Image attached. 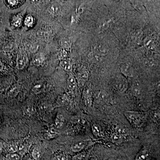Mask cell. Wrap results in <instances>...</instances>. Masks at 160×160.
Instances as JSON below:
<instances>
[{
  "label": "cell",
  "mask_w": 160,
  "mask_h": 160,
  "mask_svg": "<svg viewBox=\"0 0 160 160\" xmlns=\"http://www.w3.org/2000/svg\"><path fill=\"white\" fill-rule=\"evenodd\" d=\"M125 116L130 123L134 127L141 126L144 119V116L140 112L136 111H127Z\"/></svg>",
  "instance_id": "cell-1"
},
{
  "label": "cell",
  "mask_w": 160,
  "mask_h": 160,
  "mask_svg": "<svg viewBox=\"0 0 160 160\" xmlns=\"http://www.w3.org/2000/svg\"><path fill=\"white\" fill-rule=\"evenodd\" d=\"M116 87L118 91L121 93H124L127 89L128 81L124 76L119 75L117 76L116 80Z\"/></svg>",
  "instance_id": "cell-2"
},
{
  "label": "cell",
  "mask_w": 160,
  "mask_h": 160,
  "mask_svg": "<svg viewBox=\"0 0 160 160\" xmlns=\"http://www.w3.org/2000/svg\"><path fill=\"white\" fill-rule=\"evenodd\" d=\"M28 59L27 54L24 51H20L17 54L16 58V67L17 69H23L27 63Z\"/></svg>",
  "instance_id": "cell-3"
},
{
  "label": "cell",
  "mask_w": 160,
  "mask_h": 160,
  "mask_svg": "<svg viewBox=\"0 0 160 160\" xmlns=\"http://www.w3.org/2000/svg\"><path fill=\"white\" fill-rule=\"evenodd\" d=\"M83 95L86 105L88 106H91L93 102V94L91 89L86 87L84 89Z\"/></svg>",
  "instance_id": "cell-4"
},
{
  "label": "cell",
  "mask_w": 160,
  "mask_h": 160,
  "mask_svg": "<svg viewBox=\"0 0 160 160\" xmlns=\"http://www.w3.org/2000/svg\"><path fill=\"white\" fill-rule=\"evenodd\" d=\"M89 74L86 71L82 70L78 73L77 76V80L78 84L80 86H84L85 83L89 79Z\"/></svg>",
  "instance_id": "cell-5"
},
{
  "label": "cell",
  "mask_w": 160,
  "mask_h": 160,
  "mask_svg": "<svg viewBox=\"0 0 160 160\" xmlns=\"http://www.w3.org/2000/svg\"><path fill=\"white\" fill-rule=\"evenodd\" d=\"M89 141L83 140L78 141L71 146V150L74 152H78L83 150L87 145Z\"/></svg>",
  "instance_id": "cell-6"
},
{
  "label": "cell",
  "mask_w": 160,
  "mask_h": 160,
  "mask_svg": "<svg viewBox=\"0 0 160 160\" xmlns=\"http://www.w3.org/2000/svg\"><path fill=\"white\" fill-rule=\"evenodd\" d=\"M121 71L123 75L127 77L133 76V70L132 67L128 64H124L121 67Z\"/></svg>",
  "instance_id": "cell-7"
},
{
  "label": "cell",
  "mask_w": 160,
  "mask_h": 160,
  "mask_svg": "<svg viewBox=\"0 0 160 160\" xmlns=\"http://www.w3.org/2000/svg\"><path fill=\"white\" fill-rule=\"evenodd\" d=\"M60 66L66 72H71L73 69V64L72 62L69 59L66 58L61 61Z\"/></svg>",
  "instance_id": "cell-8"
},
{
  "label": "cell",
  "mask_w": 160,
  "mask_h": 160,
  "mask_svg": "<svg viewBox=\"0 0 160 160\" xmlns=\"http://www.w3.org/2000/svg\"><path fill=\"white\" fill-rule=\"evenodd\" d=\"M45 60V57L43 54L42 53H38L33 57L32 63L35 65L38 66L43 63Z\"/></svg>",
  "instance_id": "cell-9"
},
{
  "label": "cell",
  "mask_w": 160,
  "mask_h": 160,
  "mask_svg": "<svg viewBox=\"0 0 160 160\" xmlns=\"http://www.w3.org/2000/svg\"><path fill=\"white\" fill-rule=\"evenodd\" d=\"M144 47L149 50H154L156 48L155 42L152 38L147 37L144 39Z\"/></svg>",
  "instance_id": "cell-10"
},
{
  "label": "cell",
  "mask_w": 160,
  "mask_h": 160,
  "mask_svg": "<svg viewBox=\"0 0 160 160\" xmlns=\"http://www.w3.org/2000/svg\"><path fill=\"white\" fill-rule=\"evenodd\" d=\"M37 34L41 39L45 42H48L51 40V33L47 31H44V30L38 31L37 32Z\"/></svg>",
  "instance_id": "cell-11"
},
{
  "label": "cell",
  "mask_w": 160,
  "mask_h": 160,
  "mask_svg": "<svg viewBox=\"0 0 160 160\" xmlns=\"http://www.w3.org/2000/svg\"><path fill=\"white\" fill-rule=\"evenodd\" d=\"M77 85L76 79L73 76H69L68 78L67 85L68 89L71 91H73L75 89Z\"/></svg>",
  "instance_id": "cell-12"
},
{
  "label": "cell",
  "mask_w": 160,
  "mask_h": 160,
  "mask_svg": "<svg viewBox=\"0 0 160 160\" xmlns=\"http://www.w3.org/2000/svg\"><path fill=\"white\" fill-rule=\"evenodd\" d=\"M149 152L146 149H143L137 154L135 160H148Z\"/></svg>",
  "instance_id": "cell-13"
},
{
  "label": "cell",
  "mask_w": 160,
  "mask_h": 160,
  "mask_svg": "<svg viewBox=\"0 0 160 160\" xmlns=\"http://www.w3.org/2000/svg\"><path fill=\"white\" fill-rule=\"evenodd\" d=\"M64 118L63 116L61 114H58L55 121L56 127L58 129L63 127L64 124Z\"/></svg>",
  "instance_id": "cell-14"
},
{
  "label": "cell",
  "mask_w": 160,
  "mask_h": 160,
  "mask_svg": "<svg viewBox=\"0 0 160 160\" xmlns=\"http://www.w3.org/2000/svg\"><path fill=\"white\" fill-rule=\"evenodd\" d=\"M44 89V86L42 83H37L33 88V92L36 94H38L42 92Z\"/></svg>",
  "instance_id": "cell-15"
},
{
  "label": "cell",
  "mask_w": 160,
  "mask_h": 160,
  "mask_svg": "<svg viewBox=\"0 0 160 160\" xmlns=\"http://www.w3.org/2000/svg\"><path fill=\"white\" fill-rule=\"evenodd\" d=\"M112 141L116 143H119L122 141V135L118 132H114L112 134Z\"/></svg>",
  "instance_id": "cell-16"
},
{
  "label": "cell",
  "mask_w": 160,
  "mask_h": 160,
  "mask_svg": "<svg viewBox=\"0 0 160 160\" xmlns=\"http://www.w3.org/2000/svg\"><path fill=\"white\" fill-rule=\"evenodd\" d=\"M143 39V32L141 31H137L135 35V42L138 44H140L142 42Z\"/></svg>",
  "instance_id": "cell-17"
},
{
  "label": "cell",
  "mask_w": 160,
  "mask_h": 160,
  "mask_svg": "<svg viewBox=\"0 0 160 160\" xmlns=\"http://www.w3.org/2000/svg\"><path fill=\"white\" fill-rule=\"evenodd\" d=\"M32 157L34 159L36 160H39L41 159L42 157V153L41 151L38 149H34L32 152Z\"/></svg>",
  "instance_id": "cell-18"
},
{
  "label": "cell",
  "mask_w": 160,
  "mask_h": 160,
  "mask_svg": "<svg viewBox=\"0 0 160 160\" xmlns=\"http://www.w3.org/2000/svg\"><path fill=\"white\" fill-rule=\"evenodd\" d=\"M61 45L64 50H68L71 47V43L68 40L63 39L61 41Z\"/></svg>",
  "instance_id": "cell-19"
},
{
  "label": "cell",
  "mask_w": 160,
  "mask_h": 160,
  "mask_svg": "<svg viewBox=\"0 0 160 160\" xmlns=\"http://www.w3.org/2000/svg\"><path fill=\"white\" fill-rule=\"evenodd\" d=\"M53 160H68V158L65 153H59L54 157Z\"/></svg>",
  "instance_id": "cell-20"
},
{
  "label": "cell",
  "mask_w": 160,
  "mask_h": 160,
  "mask_svg": "<svg viewBox=\"0 0 160 160\" xmlns=\"http://www.w3.org/2000/svg\"><path fill=\"white\" fill-rule=\"evenodd\" d=\"M67 57V53L66 51L64 49L60 51L57 54V57L61 61L66 59Z\"/></svg>",
  "instance_id": "cell-21"
},
{
  "label": "cell",
  "mask_w": 160,
  "mask_h": 160,
  "mask_svg": "<svg viewBox=\"0 0 160 160\" xmlns=\"http://www.w3.org/2000/svg\"><path fill=\"white\" fill-rule=\"evenodd\" d=\"M33 22V19L31 15L27 16V17L25 18V24L26 26L30 27L32 25Z\"/></svg>",
  "instance_id": "cell-22"
},
{
  "label": "cell",
  "mask_w": 160,
  "mask_h": 160,
  "mask_svg": "<svg viewBox=\"0 0 160 160\" xmlns=\"http://www.w3.org/2000/svg\"><path fill=\"white\" fill-rule=\"evenodd\" d=\"M38 47L39 46L36 44H30V45L28 46V48H29L28 49L31 53H33L38 50Z\"/></svg>",
  "instance_id": "cell-23"
},
{
  "label": "cell",
  "mask_w": 160,
  "mask_h": 160,
  "mask_svg": "<svg viewBox=\"0 0 160 160\" xmlns=\"http://www.w3.org/2000/svg\"><path fill=\"white\" fill-rule=\"evenodd\" d=\"M57 134L55 129L54 128H51L48 130V137L50 138H54Z\"/></svg>",
  "instance_id": "cell-24"
},
{
  "label": "cell",
  "mask_w": 160,
  "mask_h": 160,
  "mask_svg": "<svg viewBox=\"0 0 160 160\" xmlns=\"http://www.w3.org/2000/svg\"><path fill=\"white\" fill-rule=\"evenodd\" d=\"M8 150L10 153H15L17 151V145L16 144H12L9 146Z\"/></svg>",
  "instance_id": "cell-25"
},
{
  "label": "cell",
  "mask_w": 160,
  "mask_h": 160,
  "mask_svg": "<svg viewBox=\"0 0 160 160\" xmlns=\"http://www.w3.org/2000/svg\"><path fill=\"white\" fill-rule=\"evenodd\" d=\"M92 131H93L94 134L96 136H99L100 134L99 129L97 125H93V127H92Z\"/></svg>",
  "instance_id": "cell-26"
},
{
  "label": "cell",
  "mask_w": 160,
  "mask_h": 160,
  "mask_svg": "<svg viewBox=\"0 0 160 160\" xmlns=\"http://www.w3.org/2000/svg\"><path fill=\"white\" fill-rule=\"evenodd\" d=\"M25 112L26 114L28 115H31L33 114L35 112L34 109L33 107L29 106L26 108L25 110Z\"/></svg>",
  "instance_id": "cell-27"
},
{
  "label": "cell",
  "mask_w": 160,
  "mask_h": 160,
  "mask_svg": "<svg viewBox=\"0 0 160 160\" xmlns=\"http://www.w3.org/2000/svg\"><path fill=\"white\" fill-rule=\"evenodd\" d=\"M18 88L15 86L12 89L10 90V93H9V95L11 96V97H14V96L15 97L18 94Z\"/></svg>",
  "instance_id": "cell-28"
},
{
  "label": "cell",
  "mask_w": 160,
  "mask_h": 160,
  "mask_svg": "<svg viewBox=\"0 0 160 160\" xmlns=\"http://www.w3.org/2000/svg\"><path fill=\"white\" fill-rule=\"evenodd\" d=\"M10 159L11 160H19L20 156L15 153H11L10 155Z\"/></svg>",
  "instance_id": "cell-29"
},
{
  "label": "cell",
  "mask_w": 160,
  "mask_h": 160,
  "mask_svg": "<svg viewBox=\"0 0 160 160\" xmlns=\"http://www.w3.org/2000/svg\"><path fill=\"white\" fill-rule=\"evenodd\" d=\"M21 24V19H19V18H16V19L14 20V22H13V25H14V26H16V27H17V26H19Z\"/></svg>",
  "instance_id": "cell-30"
},
{
  "label": "cell",
  "mask_w": 160,
  "mask_h": 160,
  "mask_svg": "<svg viewBox=\"0 0 160 160\" xmlns=\"http://www.w3.org/2000/svg\"><path fill=\"white\" fill-rule=\"evenodd\" d=\"M8 3L11 5H16L18 3L17 1H8Z\"/></svg>",
  "instance_id": "cell-31"
},
{
  "label": "cell",
  "mask_w": 160,
  "mask_h": 160,
  "mask_svg": "<svg viewBox=\"0 0 160 160\" xmlns=\"http://www.w3.org/2000/svg\"><path fill=\"white\" fill-rule=\"evenodd\" d=\"M77 11H78V12H77L78 13H82V12H83V8L80 6V7L78 8Z\"/></svg>",
  "instance_id": "cell-32"
},
{
  "label": "cell",
  "mask_w": 160,
  "mask_h": 160,
  "mask_svg": "<svg viewBox=\"0 0 160 160\" xmlns=\"http://www.w3.org/2000/svg\"><path fill=\"white\" fill-rule=\"evenodd\" d=\"M3 68V64L2 62L0 61V70H1Z\"/></svg>",
  "instance_id": "cell-33"
},
{
  "label": "cell",
  "mask_w": 160,
  "mask_h": 160,
  "mask_svg": "<svg viewBox=\"0 0 160 160\" xmlns=\"http://www.w3.org/2000/svg\"><path fill=\"white\" fill-rule=\"evenodd\" d=\"M27 160H34L32 159H27Z\"/></svg>",
  "instance_id": "cell-34"
},
{
  "label": "cell",
  "mask_w": 160,
  "mask_h": 160,
  "mask_svg": "<svg viewBox=\"0 0 160 160\" xmlns=\"http://www.w3.org/2000/svg\"></svg>",
  "instance_id": "cell-35"
}]
</instances>
